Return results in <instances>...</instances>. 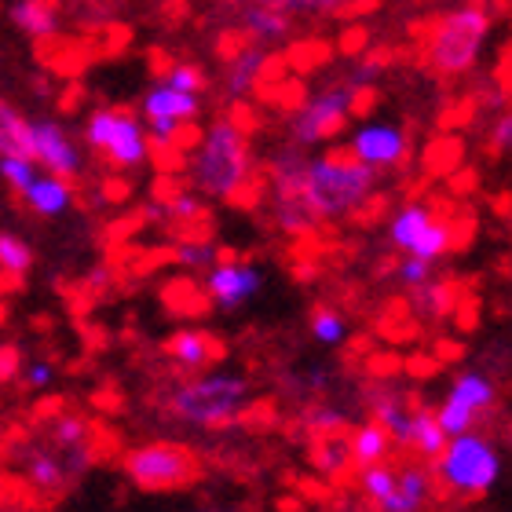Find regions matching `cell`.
I'll list each match as a JSON object with an SVG mask.
<instances>
[{
	"label": "cell",
	"mask_w": 512,
	"mask_h": 512,
	"mask_svg": "<svg viewBox=\"0 0 512 512\" xmlns=\"http://www.w3.org/2000/svg\"><path fill=\"white\" fill-rule=\"evenodd\" d=\"M377 183V172L359 165L348 150H330L326 158L304 165V183H300V205L315 220L355 213L370 198Z\"/></svg>",
	"instance_id": "obj_1"
},
{
	"label": "cell",
	"mask_w": 512,
	"mask_h": 512,
	"mask_svg": "<svg viewBox=\"0 0 512 512\" xmlns=\"http://www.w3.org/2000/svg\"><path fill=\"white\" fill-rule=\"evenodd\" d=\"M249 169H253V158H249L246 132L235 121H216L194 158V183L209 198L238 202L242 187H249Z\"/></svg>",
	"instance_id": "obj_2"
},
{
	"label": "cell",
	"mask_w": 512,
	"mask_h": 512,
	"mask_svg": "<svg viewBox=\"0 0 512 512\" xmlns=\"http://www.w3.org/2000/svg\"><path fill=\"white\" fill-rule=\"evenodd\" d=\"M491 33V15L483 8H461L436 19L425 33V59L443 77H458L476 66L483 41Z\"/></svg>",
	"instance_id": "obj_3"
},
{
	"label": "cell",
	"mask_w": 512,
	"mask_h": 512,
	"mask_svg": "<svg viewBox=\"0 0 512 512\" xmlns=\"http://www.w3.org/2000/svg\"><path fill=\"white\" fill-rule=\"evenodd\" d=\"M249 381L238 374H205L198 381L183 384L172 406L176 414H183L194 425L205 428H224L231 421H238L242 406H246Z\"/></svg>",
	"instance_id": "obj_4"
},
{
	"label": "cell",
	"mask_w": 512,
	"mask_h": 512,
	"mask_svg": "<svg viewBox=\"0 0 512 512\" xmlns=\"http://www.w3.org/2000/svg\"><path fill=\"white\" fill-rule=\"evenodd\" d=\"M436 472L443 487L458 494H487L498 480V472H502V461L494 454V447L487 443L483 436H454L447 443V450L436 458Z\"/></svg>",
	"instance_id": "obj_5"
},
{
	"label": "cell",
	"mask_w": 512,
	"mask_h": 512,
	"mask_svg": "<svg viewBox=\"0 0 512 512\" xmlns=\"http://www.w3.org/2000/svg\"><path fill=\"white\" fill-rule=\"evenodd\" d=\"M125 472L143 491H176L198 476V458L180 443H150L128 454Z\"/></svg>",
	"instance_id": "obj_6"
},
{
	"label": "cell",
	"mask_w": 512,
	"mask_h": 512,
	"mask_svg": "<svg viewBox=\"0 0 512 512\" xmlns=\"http://www.w3.org/2000/svg\"><path fill=\"white\" fill-rule=\"evenodd\" d=\"M88 143L103 150L121 169H132L139 161H147L150 154L147 132L139 128V121L128 110H96L88 121Z\"/></svg>",
	"instance_id": "obj_7"
},
{
	"label": "cell",
	"mask_w": 512,
	"mask_h": 512,
	"mask_svg": "<svg viewBox=\"0 0 512 512\" xmlns=\"http://www.w3.org/2000/svg\"><path fill=\"white\" fill-rule=\"evenodd\" d=\"M352 107H355V88H348V85L330 88V92L308 99V103L297 110L293 136H297V143H319V139L337 136L344 128V121L352 118Z\"/></svg>",
	"instance_id": "obj_8"
},
{
	"label": "cell",
	"mask_w": 512,
	"mask_h": 512,
	"mask_svg": "<svg viewBox=\"0 0 512 512\" xmlns=\"http://www.w3.org/2000/svg\"><path fill=\"white\" fill-rule=\"evenodd\" d=\"M406 150H410V143H406V132L395 125H363L355 128L352 136V154L359 165H366V169H388V165H399V161L406 158Z\"/></svg>",
	"instance_id": "obj_9"
},
{
	"label": "cell",
	"mask_w": 512,
	"mask_h": 512,
	"mask_svg": "<svg viewBox=\"0 0 512 512\" xmlns=\"http://www.w3.org/2000/svg\"><path fill=\"white\" fill-rule=\"evenodd\" d=\"M33 132V158L41 161L44 169L52 172L55 180H74L81 172V158H77L74 143L66 139V132L52 121H41V125H30Z\"/></svg>",
	"instance_id": "obj_10"
},
{
	"label": "cell",
	"mask_w": 512,
	"mask_h": 512,
	"mask_svg": "<svg viewBox=\"0 0 512 512\" xmlns=\"http://www.w3.org/2000/svg\"><path fill=\"white\" fill-rule=\"evenodd\" d=\"M260 293V271L242 260H224L209 271V297L220 300L224 308H235L242 300Z\"/></svg>",
	"instance_id": "obj_11"
},
{
	"label": "cell",
	"mask_w": 512,
	"mask_h": 512,
	"mask_svg": "<svg viewBox=\"0 0 512 512\" xmlns=\"http://www.w3.org/2000/svg\"><path fill=\"white\" fill-rule=\"evenodd\" d=\"M143 110H147V121L150 118H165V121H176V125H191L198 118V99L194 96H180V92H172V88H150L147 99H143Z\"/></svg>",
	"instance_id": "obj_12"
},
{
	"label": "cell",
	"mask_w": 512,
	"mask_h": 512,
	"mask_svg": "<svg viewBox=\"0 0 512 512\" xmlns=\"http://www.w3.org/2000/svg\"><path fill=\"white\" fill-rule=\"evenodd\" d=\"M169 355L180 366H187V370H198V366L220 359V344L202 330H180V333H172Z\"/></svg>",
	"instance_id": "obj_13"
},
{
	"label": "cell",
	"mask_w": 512,
	"mask_h": 512,
	"mask_svg": "<svg viewBox=\"0 0 512 512\" xmlns=\"http://www.w3.org/2000/svg\"><path fill=\"white\" fill-rule=\"evenodd\" d=\"M267 74V52L260 48V44H242L235 52V59H231V77H227V85H231V92L235 96H246V92H253L256 81Z\"/></svg>",
	"instance_id": "obj_14"
},
{
	"label": "cell",
	"mask_w": 512,
	"mask_h": 512,
	"mask_svg": "<svg viewBox=\"0 0 512 512\" xmlns=\"http://www.w3.org/2000/svg\"><path fill=\"white\" fill-rule=\"evenodd\" d=\"M0 158H30L33 161V132L30 121L0 99Z\"/></svg>",
	"instance_id": "obj_15"
},
{
	"label": "cell",
	"mask_w": 512,
	"mask_h": 512,
	"mask_svg": "<svg viewBox=\"0 0 512 512\" xmlns=\"http://www.w3.org/2000/svg\"><path fill=\"white\" fill-rule=\"evenodd\" d=\"M26 205H30L33 213L41 216H59L70 205V183L66 180H55V176H44L30 187V191L22 194Z\"/></svg>",
	"instance_id": "obj_16"
},
{
	"label": "cell",
	"mask_w": 512,
	"mask_h": 512,
	"mask_svg": "<svg viewBox=\"0 0 512 512\" xmlns=\"http://www.w3.org/2000/svg\"><path fill=\"white\" fill-rule=\"evenodd\" d=\"M11 19H15L19 30H26L30 37H37V41L59 33V15H55L52 4H33V0H22V4L11 8Z\"/></svg>",
	"instance_id": "obj_17"
},
{
	"label": "cell",
	"mask_w": 512,
	"mask_h": 512,
	"mask_svg": "<svg viewBox=\"0 0 512 512\" xmlns=\"http://www.w3.org/2000/svg\"><path fill=\"white\" fill-rule=\"evenodd\" d=\"M388 447H392V439L384 436V428L377 425H363V428H355L352 436H348V458L359 461V465H377V461L388 454Z\"/></svg>",
	"instance_id": "obj_18"
},
{
	"label": "cell",
	"mask_w": 512,
	"mask_h": 512,
	"mask_svg": "<svg viewBox=\"0 0 512 512\" xmlns=\"http://www.w3.org/2000/svg\"><path fill=\"white\" fill-rule=\"evenodd\" d=\"M410 447H417L425 458H439L447 450V436L428 410H410Z\"/></svg>",
	"instance_id": "obj_19"
},
{
	"label": "cell",
	"mask_w": 512,
	"mask_h": 512,
	"mask_svg": "<svg viewBox=\"0 0 512 512\" xmlns=\"http://www.w3.org/2000/svg\"><path fill=\"white\" fill-rule=\"evenodd\" d=\"M428 494V476L421 469H406L403 476H395V494L384 502L388 512H417V505L425 502Z\"/></svg>",
	"instance_id": "obj_20"
},
{
	"label": "cell",
	"mask_w": 512,
	"mask_h": 512,
	"mask_svg": "<svg viewBox=\"0 0 512 512\" xmlns=\"http://www.w3.org/2000/svg\"><path fill=\"white\" fill-rule=\"evenodd\" d=\"M246 33L256 41H278L289 33V19L282 8H267V4H253L246 8Z\"/></svg>",
	"instance_id": "obj_21"
},
{
	"label": "cell",
	"mask_w": 512,
	"mask_h": 512,
	"mask_svg": "<svg viewBox=\"0 0 512 512\" xmlns=\"http://www.w3.org/2000/svg\"><path fill=\"white\" fill-rule=\"evenodd\" d=\"M271 180L278 187V202H297L300 183H304V161L297 154H282L271 161Z\"/></svg>",
	"instance_id": "obj_22"
},
{
	"label": "cell",
	"mask_w": 512,
	"mask_h": 512,
	"mask_svg": "<svg viewBox=\"0 0 512 512\" xmlns=\"http://www.w3.org/2000/svg\"><path fill=\"white\" fill-rule=\"evenodd\" d=\"M450 395H454L458 403L469 406L472 414H480V410H487V406L494 403V384L483 374H461L458 381H454V392Z\"/></svg>",
	"instance_id": "obj_23"
},
{
	"label": "cell",
	"mask_w": 512,
	"mask_h": 512,
	"mask_svg": "<svg viewBox=\"0 0 512 512\" xmlns=\"http://www.w3.org/2000/svg\"><path fill=\"white\" fill-rule=\"evenodd\" d=\"M432 224V213H428L425 205H406L403 213L395 216V224H392V242L399 249H406L410 253V246L417 242V235L425 231V227Z\"/></svg>",
	"instance_id": "obj_24"
},
{
	"label": "cell",
	"mask_w": 512,
	"mask_h": 512,
	"mask_svg": "<svg viewBox=\"0 0 512 512\" xmlns=\"http://www.w3.org/2000/svg\"><path fill=\"white\" fill-rule=\"evenodd\" d=\"M26 476L37 491H63L66 487V465L52 454H33L26 465Z\"/></svg>",
	"instance_id": "obj_25"
},
{
	"label": "cell",
	"mask_w": 512,
	"mask_h": 512,
	"mask_svg": "<svg viewBox=\"0 0 512 512\" xmlns=\"http://www.w3.org/2000/svg\"><path fill=\"white\" fill-rule=\"evenodd\" d=\"M454 297H458V289L447 282H425V286H417V311L428 319H443L454 311Z\"/></svg>",
	"instance_id": "obj_26"
},
{
	"label": "cell",
	"mask_w": 512,
	"mask_h": 512,
	"mask_svg": "<svg viewBox=\"0 0 512 512\" xmlns=\"http://www.w3.org/2000/svg\"><path fill=\"white\" fill-rule=\"evenodd\" d=\"M454 246V235H450V227L447 224H432L417 235V242L410 246V256L414 260H425V264H432V260H439V256H447V249Z\"/></svg>",
	"instance_id": "obj_27"
},
{
	"label": "cell",
	"mask_w": 512,
	"mask_h": 512,
	"mask_svg": "<svg viewBox=\"0 0 512 512\" xmlns=\"http://www.w3.org/2000/svg\"><path fill=\"white\" fill-rule=\"evenodd\" d=\"M33 267V249L15 235H0V275L22 278Z\"/></svg>",
	"instance_id": "obj_28"
},
{
	"label": "cell",
	"mask_w": 512,
	"mask_h": 512,
	"mask_svg": "<svg viewBox=\"0 0 512 512\" xmlns=\"http://www.w3.org/2000/svg\"><path fill=\"white\" fill-rule=\"evenodd\" d=\"M311 458H315V465H319L322 472H344V465H348V439H337V436H322L319 443H315V450H311Z\"/></svg>",
	"instance_id": "obj_29"
},
{
	"label": "cell",
	"mask_w": 512,
	"mask_h": 512,
	"mask_svg": "<svg viewBox=\"0 0 512 512\" xmlns=\"http://www.w3.org/2000/svg\"><path fill=\"white\" fill-rule=\"evenodd\" d=\"M0 172H4V180H8L11 191H19V194H26L33 183L41 180V176H37V161H30V158H0Z\"/></svg>",
	"instance_id": "obj_30"
},
{
	"label": "cell",
	"mask_w": 512,
	"mask_h": 512,
	"mask_svg": "<svg viewBox=\"0 0 512 512\" xmlns=\"http://www.w3.org/2000/svg\"><path fill=\"white\" fill-rule=\"evenodd\" d=\"M311 333L319 337L322 344H341L348 337V322L330 308H319L315 311V319H311Z\"/></svg>",
	"instance_id": "obj_31"
},
{
	"label": "cell",
	"mask_w": 512,
	"mask_h": 512,
	"mask_svg": "<svg viewBox=\"0 0 512 512\" xmlns=\"http://www.w3.org/2000/svg\"><path fill=\"white\" fill-rule=\"evenodd\" d=\"M359 480H363V491L370 494L374 502H381V505L395 494V472L388 469V465H370V469H366Z\"/></svg>",
	"instance_id": "obj_32"
},
{
	"label": "cell",
	"mask_w": 512,
	"mask_h": 512,
	"mask_svg": "<svg viewBox=\"0 0 512 512\" xmlns=\"http://www.w3.org/2000/svg\"><path fill=\"white\" fill-rule=\"evenodd\" d=\"M165 88L180 92V96H194V99H198V92L205 88V74L198 70V66L180 63V66H172V70H169V81H165Z\"/></svg>",
	"instance_id": "obj_33"
},
{
	"label": "cell",
	"mask_w": 512,
	"mask_h": 512,
	"mask_svg": "<svg viewBox=\"0 0 512 512\" xmlns=\"http://www.w3.org/2000/svg\"><path fill=\"white\" fill-rule=\"evenodd\" d=\"M278 224H282V231H289V235H308L311 227H315V216L297 202H278Z\"/></svg>",
	"instance_id": "obj_34"
},
{
	"label": "cell",
	"mask_w": 512,
	"mask_h": 512,
	"mask_svg": "<svg viewBox=\"0 0 512 512\" xmlns=\"http://www.w3.org/2000/svg\"><path fill=\"white\" fill-rule=\"evenodd\" d=\"M165 213L176 216V220H202L205 216V205L194 198V194H172L169 205H165Z\"/></svg>",
	"instance_id": "obj_35"
},
{
	"label": "cell",
	"mask_w": 512,
	"mask_h": 512,
	"mask_svg": "<svg viewBox=\"0 0 512 512\" xmlns=\"http://www.w3.org/2000/svg\"><path fill=\"white\" fill-rule=\"evenodd\" d=\"M85 432H88V425L81 421V417H63L59 425H55V439L63 443V447H81V439H85Z\"/></svg>",
	"instance_id": "obj_36"
},
{
	"label": "cell",
	"mask_w": 512,
	"mask_h": 512,
	"mask_svg": "<svg viewBox=\"0 0 512 512\" xmlns=\"http://www.w3.org/2000/svg\"><path fill=\"white\" fill-rule=\"evenodd\" d=\"M399 278H403L406 286H425L428 278H432V264H425V260H414V256H406L403 264H399Z\"/></svg>",
	"instance_id": "obj_37"
},
{
	"label": "cell",
	"mask_w": 512,
	"mask_h": 512,
	"mask_svg": "<svg viewBox=\"0 0 512 512\" xmlns=\"http://www.w3.org/2000/svg\"><path fill=\"white\" fill-rule=\"evenodd\" d=\"M176 256H180L183 264H191V267H209V264H213V249L191 246V242H183V246L176 249Z\"/></svg>",
	"instance_id": "obj_38"
},
{
	"label": "cell",
	"mask_w": 512,
	"mask_h": 512,
	"mask_svg": "<svg viewBox=\"0 0 512 512\" xmlns=\"http://www.w3.org/2000/svg\"><path fill=\"white\" fill-rule=\"evenodd\" d=\"M509 143H512V118L505 114V118H498V125H494L491 150L494 154H502V150H509Z\"/></svg>",
	"instance_id": "obj_39"
},
{
	"label": "cell",
	"mask_w": 512,
	"mask_h": 512,
	"mask_svg": "<svg viewBox=\"0 0 512 512\" xmlns=\"http://www.w3.org/2000/svg\"><path fill=\"white\" fill-rule=\"evenodd\" d=\"M19 374V352L15 348H0V381H11V377Z\"/></svg>",
	"instance_id": "obj_40"
},
{
	"label": "cell",
	"mask_w": 512,
	"mask_h": 512,
	"mask_svg": "<svg viewBox=\"0 0 512 512\" xmlns=\"http://www.w3.org/2000/svg\"><path fill=\"white\" fill-rule=\"evenodd\" d=\"M311 428H315V432L341 428V414H333V410H315V414H311Z\"/></svg>",
	"instance_id": "obj_41"
},
{
	"label": "cell",
	"mask_w": 512,
	"mask_h": 512,
	"mask_svg": "<svg viewBox=\"0 0 512 512\" xmlns=\"http://www.w3.org/2000/svg\"><path fill=\"white\" fill-rule=\"evenodd\" d=\"M48 381H52V366H48V363H33L30 366V384H33V388H44Z\"/></svg>",
	"instance_id": "obj_42"
},
{
	"label": "cell",
	"mask_w": 512,
	"mask_h": 512,
	"mask_svg": "<svg viewBox=\"0 0 512 512\" xmlns=\"http://www.w3.org/2000/svg\"><path fill=\"white\" fill-rule=\"evenodd\" d=\"M344 48H348V52H355V48H363V30H352V33H348V41H344Z\"/></svg>",
	"instance_id": "obj_43"
}]
</instances>
